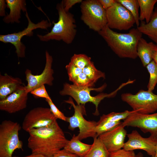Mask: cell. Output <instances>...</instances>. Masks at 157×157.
Returning a JSON list of instances; mask_svg holds the SVG:
<instances>
[{"instance_id": "1", "label": "cell", "mask_w": 157, "mask_h": 157, "mask_svg": "<svg viewBox=\"0 0 157 157\" xmlns=\"http://www.w3.org/2000/svg\"><path fill=\"white\" fill-rule=\"evenodd\" d=\"M28 146L32 154L52 157L63 149L69 140L57 121L46 127L33 129L28 132Z\"/></svg>"}, {"instance_id": "2", "label": "cell", "mask_w": 157, "mask_h": 157, "mask_svg": "<svg viewBox=\"0 0 157 157\" xmlns=\"http://www.w3.org/2000/svg\"><path fill=\"white\" fill-rule=\"evenodd\" d=\"M98 33L119 58L135 59L138 57L137 45L142 34L137 28H132L128 33H121L106 25Z\"/></svg>"}, {"instance_id": "3", "label": "cell", "mask_w": 157, "mask_h": 157, "mask_svg": "<svg viewBox=\"0 0 157 157\" xmlns=\"http://www.w3.org/2000/svg\"><path fill=\"white\" fill-rule=\"evenodd\" d=\"M56 8L59 16L58 22H53V26L50 32L44 35L38 34L37 36L42 41L62 40L67 44H70L73 41L77 32L74 15L65 10L62 1L57 4Z\"/></svg>"}, {"instance_id": "4", "label": "cell", "mask_w": 157, "mask_h": 157, "mask_svg": "<svg viewBox=\"0 0 157 157\" xmlns=\"http://www.w3.org/2000/svg\"><path fill=\"white\" fill-rule=\"evenodd\" d=\"M127 85L126 83H122L115 90L109 94L102 93L95 96H92L90 94L91 91H101L105 88L106 84H105L98 88H94L80 87L65 83H64L63 88L60 91L59 93L62 96L67 95L71 97L76 101L77 105H84L87 102L92 103L96 107L94 115H99L98 106L101 101L105 98L114 97L118 91Z\"/></svg>"}, {"instance_id": "5", "label": "cell", "mask_w": 157, "mask_h": 157, "mask_svg": "<svg viewBox=\"0 0 157 157\" xmlns=\"http://www.w3.org/2000/svg\"><path fill=\"white\" fill-rule=\"evenodd\" d=\"M21 128L17 122L10 120L2 122L0 125V157H13L15 150H22L23 142L18 136Z\"/></svg>"}, {"instance_id": "6", "label": "cell", "mask_w": 157, "mask_h": 157, "mask_svg": "<svg viewBox=\"0 0 157 157\" xmlns=\"http://www.w3.org/2000/svg\"><path fill=\"white\" fill-rule=\"evenodd\" d=\"M81 19L89 28L98 32L107 25L106 10L98 0L83 1Z\"/></svg>"}, {"instance_id": "7", "label": "cell", "mask_w": 157, "mask_h": 157, "mask_svg": "<svg viewBox=\"0 0 157 157\" xmlns=\"http://www.w3.org/2000/svg\"><path fill=\"white\" fill-rule=\"evenodd\" d=\"M64 101L71 104L74 108V115L71 117H67L66 121L69 123L68 128L70 130H74L76 128H78L79 131L76 135L77 138L81 140L89 137L94 138L98 137L96 131L97 122L88 121L83 117V115L85 114L84 105H76L71 97Z\"/></svg>"}, {"instance_id": "8", "label": "cell", "mask_w": 157, "mask_h": 157, "mask_svg": "<svg viewBox=\"0 0 157 157\" xmlns=\"http://www.w3.org/2000/svg\"><path fill=\"white\" fill-rule=\"evenodd\" d=\"M121 99L138 113L150 114L157 111V94L153 92L140 90L135 94L124 93Z\"/></svg>"}, {"instance_id": "9", "label": "cell", "mask_w": 157, "mask_h": 157, "mask_svg": "<svg viewBox=\"0 0 157 157\" xmlns=\"http://www.w3.org/2000/svg\"><path fill=\"white\" fill-rule=\"evenodd\" d=\"M25 15L28 22L27 27L22 31L5 35H0V41L5 43H10L16 49L15 52L18 58H24L25 55L26 47L21 42V40L24 36H31L33 35V31L37 28L47 30L51 26V23L47 20H42L37 24L31 20L27 11Z\"/></svg>"}, {"instance_id": "10", "label": "cell", "mask_w": 157, "mask_h": 157, "mask_svg": "<svg viewBox=\"0 0 157 157\" xmlns=\"http://www.w3.org/2000/svg\"><path fill=\"white\" fill-rule=\"evenodd\" d=\"M106 12L107 25L112 29L127 30L135 23L130 12L116 0L114 5L107 9Z\"/></svg>"}, {"instance_id": "11", "label": "cell", "mask_w": 157, "mask_h": 157, "mask_svg": "<svg viewBox=\"0 0 157 157\" xmlns=\"http://www.w3.org/2000/svg\"><path fill=\"white\" fill-rule=\"evenodd\" d=\"M122 124L140 129L144 133H149L150 137L157 143V113L143 114L135 112L124 120Z\"/></svg>"}, {"instance_id": "12", "label": "cell", "mask_w": 157, "mask_h": 157, "mask_svg": "<svg viewBox=\"0 0 157 157\" xmlns=\"http://www.w3.org/2000/svg\"><path fill=\"white\" fill-rule=\"evenodd\" d=\"M57 119L50 108L37 107L32 109L26 114L22 127L24 131L28 133L33 129L48 126Z\"/></svg>"}, {"instance_id": "13", "label": "cell", "mask_w": 157, "mask_h": 157, "mask_svg": "<svg viewBox=\"0 0 157 157\" xmlns=\"http://www.w3.org/2000/svg\"><path fill=\"white\" fill-rule=\"evenodd\" d=\"M45 67L41 74L33 75L31 71L28 69L25 72L26 80L27 82V85L25 86V89L28 93L45 84L49 86L53 85L54 79L53 76L54 72L52 68L53 58L47 51L45 52Z\"/></svg>"}, {"instance_id": "14", "label": "cell", "mask_w": 157, "mask_h": 157, "mask_svg": "<svg viewBox=\"0 0 157 157\" xmlns=\"http://www.w3.org/2000/svg\"><path fill=\"white\" fill-rule=\"evenodd\" d=\"M124 127L122 123L112 130L98 136L109 153L123 148L127 135Z\"/></svg>"}, {"instance_id": "15", "label": "cell", "mask_w": 157, "mask_h": 157, "mask_svg": "<svg viewBox=\"0 0 157 157\" xmlns=\"http://www.w3.org/2000/svg\"><path fill=\"white\" fill-rule=\"evenodd\" d=\"M128 140L124 143L123 149L127 151L142 149L152 157L155 155V148L157 143L150 136L144 138L136 130H133L127 135Z\"/></svg>"}, {"instance_id": "16", "label": "cell", "mask_w": 157, "mask_h": 157, "mask_svg": "<svg viewBox=\"0 0 157 157\" xmlns=\"http://www.w3.org/2000/svg\"><path fill=\"white\" fill-rule=\"evenodd\" d=\"M28 93L26 91L25 86L13 92L4 99L0 100V110L13 113L25 108Z\"/></svg>"}, {"instance_id": "17", "label": "cell", "mask_w": 157, "mask_h": 157, "mask_svg": "<svg viewBox=\"0 0 157 157\" xmlns=\"http://www.w3.org/2000/svg\"><path fill=\"white\" fill-rule=\"evenodd\" d=\"M24 85L19 78L14 77L5 73L0 74V100H3L8 95L24 88Z\"/></svg>"}, {"instance_id": "18", "label": "cell", "mask_w": 157, "mask_h": 157, "mask_svg": "<svg viewBox=\"0 0 157 157\" xmlns=\"http://www.w3.org/2000/svg\"><path fill=\"white\" fill-rule=\"evenodd\" d=\"M7 7L10 9L9 13L4 17L3 22L7 24L20 22L21 11H27L26 1L24 0H6Z\"/></svg>"}, {"instance_id": "19", "label": "cell", "mask_w": 157, "mask_h": 157, "mask_svg": "<svg viewBox=\"0 0 157 157\" xmlns=\"http://www.w3.org/2000/svg\"><path fill=\"white\" fill-rule=\"evenodd\" d=\"M156 46L152 42H148L142 38L139 40L137 47V55L144 67H146L153 60L152 53Z\"/></svg>"}, {"instance_id": "20", "label": "cell", "mask_w": 157, "mask_h": 157, "mask_svg": "<svg viewBox=\"0 0 157 157\" xmlns=\"http://www.w3.org/2000/svg\"><path fill=\"white\" fill-rule=\"evenodd\" d=\"M137 28L142 34L147 35L153 41L157 47V7L155 8L149 22L146 23L143 21H141Z\"/></svg>"}, {"instance_id": "21", "label": "cell", "mask_w": 157, "mask_h": 157, "mask_svg": "<svg viewBox=\"0 0 157 157\" xmlns=\"http://www.w3.org/2000/svg\"><path fill=\"white\" fill-rule=\"evenodd\" d=\"M92 146L82 142L74 134L71 139L69 140L64 148L70 153L79 157H84L87 153Z\"/></svg>"}, {"instance_id": "22", "label": "cell", "mask_w": 157, "mask_h": 157, "mask_svg": "<svg viewBox=\"0 0 157 157\" xmlns=\"http://www.w3.org/2000/svg\"><path fill=\"white\" fill-rule=\"evenodd\" d=\"M140 9L139 19L141 21L144 20L148 23L153 15L154 6L157 0H138Z\"/></svg>"}, {"instance_id": "23", "label": "cell", "mask_w": 157, "mask_h": 157, "mask_svg": "<svg viewBox=\"0 0 157 157\" xmlns=\"http://www.w3.org/2000/svg\"><path fill=\"white\" fill-rule=\"evenodd\" d=\"M110 154L99 137H96L94 138L90 149L84 157H109Z\"/></svg>"}, {"instance_id": "24", "label": "cell", "mask_w": 157, "mask_h": 157, "mask_svg": "<svg viewBox=\"0 0 157 157\" xmlns=\"http://www.w3.org/2000/svg\"><path fill=\"white\" fill-rule=\"evenodd\" d=\"M135 112L137 111L133 110H126L122 112H112L106 115L104 114L100 117L99 120L97 122V124L121 121L122 119L124 120L130 115Z\"/></svg>"}, {"instance_id": "25", "label": "cell", "mask_w": 157, "mask_h": 157, "mask_svg": "<svg viewBox=\"0 0 157 157\" xmlns=\"http://www.w3.org/2000/svg\"><path fill=\"white\" fill-rule=\"evenodd\" d=\"M122 5L132 15L137 27L140 25L139 14L138 9L139 5L138 0H116Z\"/></svg>"}, {"instance_id": "26", "label": "cell", "mask_w": 157, "mask_h": 157, "mask_svg": "<svg viewBox=\"0 0 157 157\" xmlns=\"http://www.w3.org/2000/svg\"><path fill=\"white\" fill-rule=\"evenodd\" d=\"M146 67L150 76L147 86V90L153 92L157 84V65L153 60Z\"/></svg>"}, {"instance_id": "27", "label": "cell", "mask_w": 157, "mask_h": 157, "mask_svg": "<svg viewBox=\"0 0 157 157\" xmlns=\"http://www.w3.org/2000/svg\"><path fill=\"white\" fill-rule=\"evenodd\" d=\"M91 61V58L85 54H75L71 58L70 62L74 66L83 69Z\"/></svg>"}, {"instance_id": "28", "label": "cell", "mask_w": 157, "mask_h": 157, "mask_svg": "<svg viewBox=\"0 0 157 157\" xmlns=\"http://www.w3.org/2000/svg\"><path fill=\"white\" fill-rule=\"evenodd\" d=\"M122 123L121 121H119L97 124L96 131L97 136L98 137L101 134L112 130Z\"/></svg>"}, {"instance_id": "29", "label": "cell", "mask_w": 157, "mask_h": 157, "mask_svg": "<svg viewBox=\"0 0 157 157\" xmlns=\"http://www.w3.org/2000/svg\"><path fill=\"white\" fill-rule=\"evenodd\" d=\"M50 106V110L57 119L66 121L67 117H66L64 114L60 111L53 103L52 100L45 99Z\"/></svg>"}, {"instance_id": "30", "label": "cell", "mask_w": 157, "mask_h": 157, "mask_svg": "<svg viewBox=\"0 0 157 157\" xmlns=\"http://www.w3.org/2000/svg\"><path fill=\"white\" fill-rule=\"evenodd\" d=\"M30 93L36 98H43L45 99L51 100L46 91L44 85L36 88Z\"/></svg>"}, {"instance_id": "31", "label": "cell", "mask_w": 157, "mask_h": 157, "mask_svg": "<svg viewBox=\"0 0 157 157\" xmlns=\"http://www.w3.org/2000/svg\"><path fill=\"white\" fill-rule=\"evenodd\" d=\"M135 155L134 151H127L123 148L110 153L109 157H135Z\"/></svg>"}, {"instance_id": "32", "label": "cell", "mask_w": 157, "mask_h": 157, "mask_svg": "<svg viewBox=\"0 0 157 157\" xmlns=\"http://www.w3.org/2000/svg\"><path fill=\"white\" fill-rule=\"evenodd\" d=\"M65 10L69 12V9L75 4L81 3L82 0H65L62 1Z\"/></svg>"}, {"instance_id": "33", "label": "cell", "mask_w": 157, "mask_h": 157, "mask_svg": "<svg viewBox=\"0 0 157 157\" xmlns=\"http://www.w3.org/2000/svg\"><path fill=\"white\" fill-rule=\"evenodd\" d=\"M52 157H79L64 149H61L55 154Z\"/></svg>"}, {"instance_id": "34", "label": "cell", "mask_w": 157, "mask_h": 157, "mask_svg": "<svg viewBox=\"0 0 157 157\" xmlns=\"http://www.w3.org/2000/svg\"><path fill=\"white\" fill-rule=\"evenodd\" d=\"M98 1L106 10L112 6L116 2L115 0H98Z\"/></svg>"}, {"instance_id": "35", "label": "cell", "mask_w": 157, "mask_h": 157, "mask_svg": "<svg viewBox=\"0 0 157 157\" xmlns=\"http://www.w3.org/2000/svg\"><path fill=\"white\" fill-rule=\"evenodd\" d=\"M7 6L6 0H0V16L5 17L6 15L5 13V8Z\"/></svg>"}, {"instance_id": "36", "label": "cell", "mask_w": 157, "mask_h": 157, "mask_svg": "<svg viewBox=\"0 0 157 157\" xmlns=\"http://www.w3.org/2000/svg\"><path fill=\"white\" fill-rule=\"evenodd\" d=\"M153 60L157 65V47L154 49L152 53Z\"/></svg>"}, {"instance_id": "37", "label": "cell", "mask_w": 157, "mask_h": 157, "mask_svg": "<svg viewBox=\"0 0 157 157\" xmlns=\"http://www.w3.org/2000/svg\"><path fill=\"white\" fill-rule=\"evenodd\" d=\"M13 157H47L44 156L40 154H31V155L24 156H14Z\"/></svg>"}, {"instance_id": "38", "label": "cell", "mask_w": 157, "mask_h": 157, "mask_svg": "<svg viewBox=\"0 0 157 157\" xmlns=\"http://www.w3.org/2000/svg\"><path fill=\"white\" fill-rule=\"evenodd\" d=\"M135 157H144V156L142 153L139 152L137 154L135 155Z\"/></svg>"}, {"instance_id": "39", "label": "cell", "mask_w": 157, "mask_h": 157, "mask_svg": "<svg viewBox=\"0 0 157 157\" xmlns=\"http://www.w3.org/2000/svg\"><path fill=\"white\" fill-rule=\"evenodd\" d=\"M155 154L154 156L152 157H157V144H156L155 148Z\"/></svg>"}]
</instances>
